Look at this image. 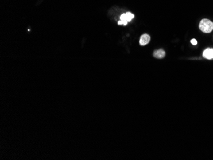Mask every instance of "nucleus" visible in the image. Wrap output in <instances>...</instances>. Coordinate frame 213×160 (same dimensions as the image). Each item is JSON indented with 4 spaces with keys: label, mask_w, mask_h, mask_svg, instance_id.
I'll list each match as a JSON object with an SVG mask.
<instances>
[{
    "label": "nucleus",
    "mask_w": 213,
    "mask_h": 160,
    "mask_svg": "<svg viewBox=\"0 0 213 160\" xmlns=\"http://www.w3.org/2000/svg\"><path fill=\"white\" fill-rule=\"evenodd\" d=\"M199 29L205 33H211L213 30V22L207 19H203L199 24Z\"/></svg>",
    "instance_id": "nucleus-1"
},
{
    "label": "nucleus",
    "mask_w": 213,
    "mask_h": 160,
    "mask_svg": "<svg viewBox=\"0 0 213 160\" xmlns=\"http://www.w3.org/2000/svg\"><path fill=\"white\" fill-rule=\"evenodd\" d=\"M203 57L207 59V60H212L213 59V49L207 48L203 52Z\"/></svg>",
    "instance_id": "nucleus-2"
},
{
    "label": "nucleus",
    "mask_w": 213,
    "mask_h": 160,
    "mask_svg": "<svg viewBox=\"0 0 213 160\" xmlns=\"http://www.w3.org/2000/svg\"><path fill=\"white\" fill-rule=\"evenodd\" d=\"M150 40H151V37H150L149 35H147V34H144V35H142L141 37L140 41H139V43H140L141 45L144 46V45H147V44H148L149 42V41H150Z\"/></svg>",
    "instance_id": "nucleus-3"
},
{
    "label": "nucleus",
    "mask_w": 213,
    "mask_h": 160,
    "mask_svg": "<svg viewBox=\"0 0 213 160\" xmlns=\"http://www.w3.org/2000/svg\"><path fill=\"white\" fill-rule=\"evenodd\" d=\"M153 56L156 58L161 59V58L165 57V52L163 49H159L157 50H155L153 53Z\"/></svg>",
    "instance_id": "nucleus-4"
},
{
    "label": "nucleus",
    "mask_w": 213,
    "mask_h": 160,
    "mask_svg": "<svg viewBox=\"0 0 213 160\" xmlns=\"http://www.w3.org/2000/svg\"><path fill=\"white\" fill-rule=\"evenodd\" d=\"M126 21L128 22H130L132 21L134 18V15L133 14H132L131 12H126Z\"/></svg>",
    "instance_id": "nucleus-5"
},
{
    "label": "nucleus",
    "mask_w": 213,
    "mask_h": 160,
    "mask_svg": "<svg viewBox=\"0 0 213 160\" xmlns=\"http://www.w3.org/2000/svg\"><path fill=\"white\" fill-rule=\"evenodd\" d=\"M191 43L193 45H196V44H197V41H196L195 39H192L191 40Z\"/></svg>",
    "instance_id": "nucleus-6"
}]
</instances>
